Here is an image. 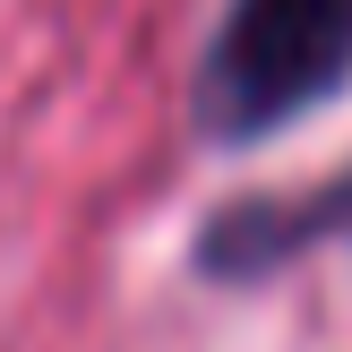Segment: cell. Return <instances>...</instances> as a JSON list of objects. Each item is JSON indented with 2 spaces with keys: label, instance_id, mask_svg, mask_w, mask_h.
I'll use <instances>...</instances> for the list:
<instances>
[{
  "label": "cell",
  "instance_id": "obj_1",
  "mask_svg": "<svg viewBox=\"0 0 352 352\" xmlns=\"http://www.w3.org/2000/svg\"><path fill=\"white\" fill-rule=\"evenodd\" d=\"M352 86V0H232L198 60V129L223 146L275 138Z\"/></svg>",
  "mask_w": 352,
  "mask_h": 352
},
{
  "label": "cell",
  "instance_id": "obj_2",
  "mask_svg": "<svg viewBox=\"0 0 352 352\" xmlns=\"http://www.w3.org/2000/svg\"><path fill=\"white\" fill-rule=\"evenodd\" d=\"M352 241V164L327 172L318 189H292V198H232L198 223V275L215 284H250L275 275L309 250H336Z\"/></svg>",
  "mask_w": 352,
  "mask_h": 352
}]
</instances>
